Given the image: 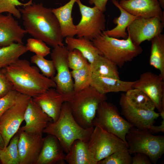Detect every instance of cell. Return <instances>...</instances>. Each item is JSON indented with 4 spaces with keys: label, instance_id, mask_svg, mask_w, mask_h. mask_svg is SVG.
<instances>
[{
    "label": "cell",
    "instance_id": "43",
    "mask_svg": "<svg viewBox=\"0 0 164 164\" xmlns=\"http://www.w3.org/2000/svg\"><path fill=\"white\" fill-rule=\"evenodd\" d=\"M161 8H164V0H158Z\"/></svg>",
    "mask_w": 164,
    "mask_h": 164
},
{
    "label": "cell",
    "instance_id": "14",
    "mask_svg": "<svg viewBox=\"0 0 164 164\" xmlns=\"http://www.w3.org/2000/svg\"><path fill=\"white\" fill-rule=\"evenodd\" d=\"M119 103L121 114L133 126L138 129L148 130L160 116L159 113L154 110H144L132 106L127 101L125 94H121Z\"/></svg>",
    "mask_w": 164,
    "mask_h": 164
},
{
    "label": "cell",
    "instance_id": "30",
    "mask_svg": "<svg viewBox=\"0 0 164 164\" xmlns=\"http://www.w3.org/2000/svg\"><path fill=\"white\" fill-rule=\"evenodd\" d=\"M19 132L18 131L11 139L9 144L0 150V163L20 164L18 148Z\"/></svg>",
    "mask_w": 164,
    "mask_h": 164
},
{
    "label": "cell",
    "instance_id": "13",
    "mask_svg": "<svg viewBox=\"0 0 164 164\" xmlns=\"http://www.w3.org/2000/svg\"><path fill=\"white\" fill-rule=\"evenodd\" d=\"M164 80L159 75L146 71L140 75L132 86V88L146 93L153 101L159 113L164 112Z\"/></svg>",
    "mask_w": 164,
    "mask_h": 164
},
{
    "label": "cell",
    "instance_id": "37",
    "mask_svg": "<svg viewBox=\"0 0 164 164\" xmlns=\"http://www.w3.org/2000/svg\"><path fill=\"white\" fill-rule=\"evenodd\" d=\"M17 93L16 91L12 89L0 98V117L14 104Z\"/></svg>",
    "mask_w": 164,
    "mask_h": 164
},
{
    "label": "cell",
    "instance_id": "18",
    "mask_svg": "<svg viewBox=\"0 0 164 164\" xmlns=\"http://www.w3.org/2000/svg\"><path fill=\"white\" fill-rule=\"evenodd\" d=\"M26 33L12 14L0 13V47L14 43H23V39Z\"/></svg>",
    "mask_w": 164,
    "mask_h": 164
},
{
    "label": "cell",
    "instance_id": "3",
    "mask_svg": "<svg viewBox=\"0 0 164 164\" xmlns=\"http://www.w3.org/2000/svg\"><path fill=\"white\" fill-rule=\"evenodd\" d=\"M94 128V126L85 128L80 126L73 117L68 103L65 101L58 120L49 122L43 133L55 136L67 153L75 140L87 142Z\"/></svg>",
    "mask_w": 164,
    "mask_h": 164
},
{
    "label": "cell",
    "instance_id": "45",
    "mask_svg": "<svg viewBox=\"0 0 164 164\" xmlns=\"http://www.w3.org/2000/svg\"></svg>",
    "mask_w": 164,
    "mask_h": 164
},
{
    "label": "cell",
    "instance_id": "23",
    "mask_svg": "<svg viewBox=\"0 0 164 164\" xmlns=\"http://www.w3.org/2000/svg\"><path fill=\"white\" fill-rule=\"evenodd\" d=\"M111 1L113 4L120 10V14L119 17L115 18L113 20L114 23L116 26L111 29L104 30L102 33L113 38L126 39L128 35L126 32L127 28L134 20L139 17L134 15L125 10L120 5L118 1Z\"/></svg>",
    "mask_w": 164,
    "mask_h": 164
},
{
    "label": "cell",
    "instance_id": "20",
    "mask_svg": "<svg viewBox=\"0 0 164 164\" xmlns=\"http://www.w3.org/2000/svg\"><path fill=\"white\" fill-rule=\"evenodd\" d=\"M64 152L58 139L53 135L47 134L44 138L36 164H64Z\"/></svg>",
    "mask_w": 164,
    "mask_h": 164
},
{
    "label": "cell",
    "instance_id": "5",
    "mask_svg": "<svg viewBox=\"0 0 164 164\" xmlns=\"http://www.w3.org/2000/svg\"><path fill=\"white\" fill-rule=\"evenodd\" d=\"M92 41L103 55L120 68L142 51L140 45L135 44L129 35L126 39H119L102 33Z\"/></svg>",
    "mask_w": 164,
    "mask_h": 164
},
{
    "label": "cell",
    "instance_id": "40",
    "mask_svg": "<svg viewBox=\"0 0 164 164\" xmlns=\"http://www.w3.org/2000/svg\"><path fill=\"white\" fill-rule=\"evenodd\" d=\"M108 0H89L91 5H94L100 11L104 12L106 10V5Z\"/></svg>",
    "mask_w": 164,
    "mask_h": 164
},
{
    "label": "cell",
    "instance_id": "29",
    "mask_svg": "<svg viewBox=\"0 0 164 164\" xmlns=\"http://www.w3.org/2000/svg\"><path fill=\"white\" fill-rule=\"evenodd\" d=\"M125 94L127 102L134 108L146 110H154L155 108L151 99L140 89L132 88Z\"/></svg>",
    "mask_w": 164,
    "mask_h": 164
},
{
    "label": "cell",
    "instance_id": "22",
    "mask_svg": "<svg viewBox=\"0 0 164 164\" xmlns=\"http://www.w3.org/2000/svg\"><path fill=\"white\" fill-rule=\"evenodd\" d=\"M76 0H70L64 5L52 9L53 12L59 24L60 31L63 38L73 37L76 35V25L73 23L72 12Z\"/></svg>",
    "mask_w": 164,
    "mask_h": 164
},
{
    "label": "cell",
    "instance_id": "31",
    "mask_svg": "<svg viewBox=\"0 0 164 164\" xmlns=\"http://www.w3.org/2000/svg\"><path fill=\"white\" fill-rule=\"evenodd\" d=\"M71 73L74 80V92L80 91L90 86L93 73L90 63L80 69L72 70Z\"/></svg>",
    "mask_w": 164,
    "mask_h": 164
},
{
    "label": "cell",
    "instance_id": "33",
    "mask_svg": "<svg viewBox=\"0 0 164 164\" xmlns=\"http://www.w3.org/2000/svg\"><path fill=\"white\" fill-rule=\"evenodd\" d=\"M44 57L35 54L31 57V61L36 65L43 75L52 79L56 73L54 63L52 60H48Z\"/></svg>",
    "mask_w": 164,
    "mask_h": 164
},
{
    "label": "cell",
    "instance_id": "21",
    "mask_svg": "<svg viewBox=\"0 0 164 164\" xmlns=\"http://www.w3.org/2000/svg\"><path fill=\"white\" fill-rule=\"evenodd\" d=\"M135 81H125L120 79L101 77L93 74L90 86L101 94L126 92L132 88Z\"/></svg>",
    "mask_w": 164,
    "mask_h": 164
},
{
    "label": "cell",
    "instance_id": "27",
    "mask_svg": "<svg viewBox=\"0 0 164 164\" xmlns=\"http://www.w3.org/2000/svg\"><path fill=\"white\" fill-rule=\"evenodd\" d=\"M92 73L97 76L120 79L118 66L102 55L90 64Z\"/></svg>",
    "mask_w": 164,
    "mask_h": 164
},
{
    "label": "cell",
    "instance_id": "17",
    "mask_svg": "<svg viewBox=\"0 0 164 164\" xmlns=\"http://www.w3.org/2000/svg\"><path fill=\"white\" fill-rule=\"evenodd\" d=\"M120 5L131 14L140 17H159L164 23V12L158 0H120Z\"/></svg>",
    "mask_w": 164,
    "mask_h": 164
},
{
    "label": "cell",
    "instance_id": "25",
    "mask_svg": "<svg viewBox=\"0 0 164 164\" xmlns=\"http://www.w3.org/2000/svg\"><path fill=\"white\" fill-rule=\"evenodd\" d=\"M65 41L69 50L74 49L78 50L90 64L99 55H102L94 45L92 41L86 38L67 37Z\"/></svg>",
    "mask_w": 164,
    "mask_h": 164
},
{
    "label": "cell",
    "instance_id": "44",
    "mask_svg": "<svg viewBox=\"0 0 164 164\" xmlns=\"http://www.w3.org/2000/svg\"><path fill=\"white\" fill-rule=\"evenodd\" d=\"M115 0L119 1V0Z\"/></svg>",
    "mask_w": 164,
    "mask_h": 164
},
{
    "label": "cell",
    "instance_id": "16",
    "mask_svg": "<svg viewBox=\"0 0 164 164\" xmlns=\"http://www.w3.org/2000/svg\"><path fill=\"white\" fill-rule=\"evenodd\" d=\"M25 125L19 130L34 134L42 135L44 129L52 119L45 113L33 100H30L24 115Z\"/></svg>",
    "mask_w": 164,
    "mask_h": 164
},
{
    "label": "cell",
    "instance_id": "41",
    "mask_svg": "<svg viewBox=\"0 0 164 164\" xmlns=\"http://www.w3.org/2000/svg\"><path fill=\"white\" fill-rule=\"evenodd\" d=\"M148 130L152 134L160 132H164V119L162 121L161 125L159 126L152 125L149 128Z\"/></svg>",
    "mask_w": 164,
    "mask_h": 164
},
{
    "label": "cell",
    "instance_id": "28",
    "mask_svg": "<svg viewBox=\"0 0 164 164\" xmlns=\"http://www.w3.org/2000/svg\"><path fill=\"white\" fill-rule=\"evenodd\" d=\"M28 51L23 43H14L0 47V69L16 62Z\"/></svg>",
    "mask_w": 164,
    "mask_h": 164
},
{
    "label": "cell",
    "instance_id": "26",
    "mask_svg": "<svg viewBox=\"0 0 164 164\" xmlns=\"http://www.w3.org/2000/svg\"><path fill=\"white\" fill-rule=\"evenodd\" d=\"M151 41L149 64L159 70V75L164 78V35L157 36Z\"/></svg>",
    "mask_w": 164,
    "mask_h": 164
},
{
    "label": "cell",
    "instance_id": "39",
    "mask_svg": "<svg viewBox=\"0 0 164 164\" xmlns=\"http://www.w3.org/2000/svg\"><path fill=\"white\" fill-rule=\"evenodd\" d=\"M132 157V164H151L150 160L146 154L141 152H136Z\"/></svg>",
    "mask_w": 164,
    "mask_h": 164
},
{
    "label": "cell",
    "instance_id": "34",
    "mask_svg": "<svg viewBox=\"0 0 164 164\" xmlns=\"http://www.w3.org/2000/svg\"><path fill=\"white\" fill-rule=\"evenodd\" d=\"M32 1L29 0L27 3H23L19 0H0V13L8 12L17 18L20 19L21 17V14L16 6H25L32 3Z\"/></svg>",
    "mask_w": 164,
    "mask_h": 164
},
{
    "label": "cell",
    "instance_id": "4",
    "mask_svg": "<svg viewBox=\"0 0 164 164\" xmlns=\"http://www.w3.org/2000/svg\"><path fill=\"white\" fill-rule=\"evenodd\" d=\"M106 94H101L91 86L64 98L78 124L85 128L94 126L93 121L99 104L107 100Z\"/></svg>",
    "mask_w": 164,
    "mask_h": 164
},
{
    "label": "cell",
    "instance_id": "24",
    "mask_svg": "<svg viewBox=\"0 0 164 164\" xmlns=\"http://www.w3.org/2000/svg\"><path fill=\"white\" fill-rule=\"evenodd\" d=\"M65 161L69 164H97L87 142L79 139L73 143L65 155Z\"/></svg>",
    "mask_w": 164,
    "mask_h": 164
},
{
    "label": "cell",
    "instance_id": "12",
    "mask_svg": "<svg viewBox=\"0 0 164 164\" xmlns=\"http://www.w3.org/2000/svg\"><path fill=\"white\" fill-rule=\"evenodd\" d=\"M164 23L158 16L149 18L138 17L134 20L127 29L128 34L136 45L151 40L162 33Z\"/></svg>",
    "mask_w": 164,
    "mask_h": 164
},
{
    "label": "cell",
    "instance_id": "7",
    "mask_svg": "<svg viewBox=\"0 0 164 164\" xmlns=\"http://www.w3.org/2000/svg\"><path fill=\"white\" fill-rule=\"evenodd\" d=\"M93 125L99 126L114 135L128 145L125 136L133 126L120 115L117 107L112 103L105 100L99 104Z\"/></svg>",
    "mask_w": 164,
    "mask_h": 164
},
{
    "label": "cell",
    "instance_id": "32",
    "mask_svg": "<svg viewBox=\"0 0 164 164\" xmlns=\"http://www.w3.org/2000/svg\"><path fill=\"white\" fill-rule=\"evenodd\" d=\"M132 157L128 147L119 149L99 161L98 164H132Z\"/></svg>",
    "mask_w": 164,
    "mask_h": 164
},
{
    "label": "cell",
    "instance_id": "1",
    "mask_svg": "<svg viewBox=\"0 0 164 164\" xmlns=\"http://www.w3.org/2000/svg\"><path fill=\"white\" fill-rule=\"evenodd\" d=\"M52 9L42 3L33 2L18 9L27 33L54 48L64 44L59 23Z\"/></svg>",
    "mask_w": 164,
    "mask_h": 164
},
{
    "label": "cell",
    "instance_id": "11",
    "mask_svg": "<svg viewBox=\"0 0 164 164\" xmlns=\"http://www.w3.org/2000/svg\"><path fill=\"white\" fill-rule=\"evenodd\" d=\"M68 51L64 45L57 46L53 48L50 53L56 72L51 79L56 84L55 88L64 99L74 92L73 81L68 64Z\"/></svg>",
    "mask_w": 164,
    "mask_h": 164
},
{
    "label": "cell",
    "instance_id": "36",
    "mask_svg": "<svg viewBox=\"0 0 164 164\" xmlns=\"http://www.w3.org/2000/svg\"><path fill=\"white\" fill-rule=\"evenodd\" d=\"M28 51L36 55L45 57L51 53V49L44 42L36 38H29L26 45Z\"/></svg>",
    "mask_w": 164,
    "mask_h": 164
},
{
    "label": "cell",
    "instance_id": "8",
    "mask_svg": "<svg viewBox=\"0 0 164 164\" xmlns=\"http://www.w3.org/2000/svg\"><path fill=\"white\" fill-rule=\"evenodd\" d=\"M31 97L18 92L14 104L0 117V133L5 148L18 131L24 121L25 113Z\"/></svg>",
    "mask_w": 164,
    "mask_h": 164
},
{
    "label": "cell",
    "instance_id": "15",
    "mask_svg": "<svg viewBox=\"0 0 164 164\" xmlns=\"http://www.w3.org/2000/svg\"><path fill=\"white\" fill-rule=\"evenodd\" d=\"M18 148L20 164H36L44 140L42 135L19 130Z\"/></svg>",
    "mask_w": 164,
    "mask_h": 164
},
{
    "label": "cell",
    "instance_id": "42",
    "mask_svg": "<svg viewBox=\"0 0 164 164\" xmlns=\"http://www.w3.org/2000/svg\"><path fill=\"white\" fill-rule=\"evenodd\" d=\"M5 148V144L3 138L0 133V150Z\"/></svg>",
    "mask_w": 164,
    "mask_h": 164
},
{
    "label": "cell",
    "instance_id": "2",
    "mask_svg": "<svg viewBox=\"0 0 164 164\" xmlns=\"http://www.w3.org/2000/svg\"><path fill=\"white\" fill-rule=\"evenodd\" d=\"M1 71L11 83L13 90L32 98L56 87L51 79L41 73L39 68L26 60L19 59Z\"/></svg>",
    "mask_w": 164,
    "mask_h": 164
},
{
    "label": "cell",
    "instance_id": "9",
    "mask_svg": "<svg viewBox=\"0 0 164 164\" xmlns=\"http://www.w3.org/2000/svg\"><path fill=\"white\" fill-rule=\"evenodd\" d=\"M87 143L89 150L97 164L114 152L128 147L122 140L98 125L94 126Z\"/></svg>",
    "mask_w": 164,
    "mask_h": 164
},
{
    "label": "cell",
    "instance_id": "35",
    "mask_svg": "<svg viewBox=\"0 0 164 164\" xmlns=\"http://www.w3.org/2000/svg\"><path fill=\"white\" fill-rule=\"evenodd\" d=\"M68 61L69 67L72 70L80 69L90 63L81 52L77 49L68 51Z\"/></svg>",
    "mask_w": 164,
    "mask_h": 164
},
{
    "label": "cell",
    "instance_id": "10",
    "mask_svg": "<svg viewBox=\"0 0 164 164\" xmlns=\"http://www.w3.org/2000/svg\"><path fill=\"white\" fill-rule=\"evenodd\" d=\"M81 15L79 22L76 25L77 37H84L92 41L101 35L105 29L104 12L96 7H91L76 0Z\"/></svg>",
    "mask_w": 164,
    "mask_h": 164
},
{
    "label": "cell",
    "instance_id": "38",
    "mask_svg": "<svg viewBox=\"0 0 164 164\" xmlns=\"http://www.w3.org/2000/svg\"><path fill=\"white\" fill-rule=\"evenodd\" d=\"M0 69V98L6 95L13 89L11 83L5 75L2 72Z\"/></svg>",
    "mask_w": 164,
    "mask_h": 164
},
{
    "label": "cell",
    "instance_id": "6",
    "mask_svg": "<svg viewBox=\"0 0 164 164\" xmlns=\"http://www.w3.org/2000/svg\"><path fill=\"white\" fill-rule=\"evenodd\" d=\"M128 151L131 155L141 152L147 155L156 164L164 153V136L155 135L148 130L132 126L125 136Z\"/></svg>",
    "mask_w": 164,
    "mask_h": 164
},
{
    "label": "cell",
    "instance_id": "19",
    "mask_svg": "<svg viewBox=\"0 0 164 164\" xmlns=\"http://www.w3.org/2000/svg\"><path fill=\"white\" fill-rule=\"evenodd\" d=\"M32 98L43 111L52 119L53 122L58 120L64 99L56 88H51Z\"/></svg>",
    "mask_w": 164,
    "mask_h": 164
}]
</instances>
